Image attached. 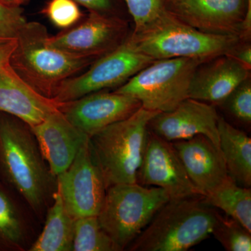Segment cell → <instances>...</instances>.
I'll use <instances>...</instances> for the list:
<instances>
[{"instance_id":"obj_17","label":"cell","mask_w":251,"mask_h":251,"mask_svg":"<svg viewBox=\"0 0 251 251\" xmlns=\"http://www.w3.org/2000/svg\"><path fill=\"white\" fill-rule=\"evenodd\" d=\"M250 71L226 54L202 62L193 75L188 98L222 105L238 86L250 77Z\"/></svg>"},{"instance_id":"obj_5","label":"cell","mask_w":251,"mask_h":251,"mask_svg":"<svg viewBox=\"0 0 251 251\" xmlns=\"http://www.w3.org/2000/svg\"><path fill=\"white\" fill-rule=\"evenodd\" d=\"M158 113L141 107L130 117L90 137L92 154L107 188L137 182L146 148L149 124Z\"/></svg>"},{"instance_id":"obj_11","label":"cell","mask_w":251,"mask_h":251,"mask_svg":"<svg viewBox=\"0 0 251 251\" xmlns=\"http://www.w3.org/2000/svg\"><path fill=\"white\" fill-rule=\"evenodd\" d=\"M137 182L163 188L171 200L201 196L188 177L173 143L150 130Z\"/></svg>"},{"instance_id":"obj_31","label":"cell","mask_w":251,"mask_h":251,"mask_svg":"<svg viewBox=\"0 0 251 251\" xmlns=\"http://www.w3.org/2000/svg\"><path fill=\"white\" fill-rule=\"evenodd\" d=\"M16 41L0 46V69L9 65L10 57L16 47Z\"/></svg>"},{"instance_id":"obj_26","label":"cell","mask_w":251,"mask_h":251,"mask_svg":"<svg viewBox=\"0 0 251 251\" xmlns=\"http://www.w3.org/2000/svg\"><path fill=\"white\" fill-rule=\"evenodd\" d=\"M27 23L22 8L0 1V46L16 41Z\"/></svg>"},{"instance_id":"obj_29","label":"cell","mask_w":251,"mask_h":251,"mask_svg":"<svg viewBox=\"0 0 251 251\" xmlns=\"http://www.w3.org/2000/svg\"><path fill=\"white\" fill-rule=\"evenodd\" d=\"M235 59L248 69H251V46L248 41L242 40L226 54Z\"/></svg>"},{"instance_id":"obj_6","label":"cell","mask_w":251,"mask_h":251,"mask_svg":"<svg viewBox=\"0 0 251 251\" xmlns=\"http://www.w3.org/2000/svg\"><path fill=\"white\" fill-rule=\"evenodd\" d=\"M171 200L161 188L136 183L112 185L107 188L99 224L120 251L130 244Z\"/></svg>"},{"instance_id":"obj_32","label":"cell","mask_w":251,"mask_h":251,"mask_svg":"<svg viewBox=\"0 0 251 251\" xmlns=\"http://www.w3.org/2000/svg\"><path fill=\"white\" fill-rule=\"evenodd\" d=\"M251 32V0H247V11L244 23V39L249 40Z\"/></svg>"},{"instance_id":"obj_2","label":"cell","mask_w":251,"mask_h":251,"mask_svg":"<svg viewBox=\"0 0 251 251\" xmlns=\"http://www.w3.org/2000/svg\"><path fill=\"white\" fill-rule=\"evenodd\" d=\"M49 36L44 25L27 22L16 39L9 64L31 88L53 99L63 82L85 71L96 59L54 49L48 44Z\"/></svg>"},{"instance_id":"obj_4","label":"cell","mask_w":251,"mask_h":251,"mask_svg":"<svg viewBox=\"0 0 251 251\" xmlns=\"http://www.w3.org/2000/svg\"><path fill=\"white\" fill-rule=\"evenodd\" d=\"M128 39L153 60L193 58L203 62L227 54L243 40L237 36L207 34L179 21L166 9Z\"/></svg>"},{"instance_id":"obj_28","label":"cell","mask_w":251,"mask_h":251,"mask_svg":"<svg viewBox=\"0 0 251 251\" xmlns=\"http://www.w3.org/2000/svg\"><path fill=\"white\" fill-rule=\"evenodd\" d=\"M134 21V30L151 22L166 9L168 0H125Z\"/></svg>"},{"instance_id":"obj_21","label":"cell","mask_w":251,"mask_h":251,"mask_svg":"<svg viewBox=\"0 0 251 251\" xmlns=\"http://www.w3.org/2000/svg\"><path fill=\"white\" fill-rule=\"evenodd\" d=\"M204 198L206 204L224 211L251 232V188L241 187L230 176Z\"/></svg>"},{"instance_id":"obj_18","label":"cell","mask_w":251,"mask_h":251,"mask_svg":"<svg viewBox=\"0 0 251 251\" xmlns=\"http://www.w3.org/2000/svg\"><path fill=\"white\" fill-rule=\"evenodd\" d=\"M60 104L31 88L10 64L0 69V112L16 117L31 127L58 110Z\"/></svg>"},{"instance_id":"obj_15","label":"cell","mask_w":251,"mask_h":251,"mask_svg":"<svg viewBox=\"0 0 251 251\" xmlns=\"http://www.w3.org/2000/svg\"><path fill=\"white\" fill-rule=\"evenodd\" d=\"M29 128L56 177L71 166L81 146L89 138L74 126L59 109Z\"/></svg>"},{"instance_id":"obj_10","label":"cell","mask_w":251,"mask_h":251,"mask_svg":"<svg viewBox=\"0 0 251 251\" xmlns=\"http://www.w3.org/2000/svg\"><path fill=\"white\" fill-rule=\"evenodd\" d=\"M126 31L123 20L90 11L80 24L49 36L48 44L72 55L97 59L120 46L127 37Z\"/></svg>"},{"instance_id":"obj_1","label":"cell","mask_w":251,"mask_h":251,"mask_svg":"<svg viewBox=\"0 0 251 251\" xmlns=\"http://www.w3.org/2000/svg\"><path fill=\"white\" fill-rule=\"evenodd\" d=\"M0 175L40 214L57 190V177L29 126L0 112Z\"/></svg>"},{"instance_id":"obj_33","label":"cell","mask_w":251,"mask_h":251,"mask_svg":"<svg viewBox=\"0 0 251 251\" xmlns=\"http://www.w3.org/2000/svg\"><path fill=\"white\" fill-rule=\"evenodd\" d=\"M30 0H0L4 4L14 7H21L22 5L25 4Z\"/></svg>"},{"instance_id":"obj_24","label":"cell","mask_w":251,"mask_h":251,"mask_svg":"<svg viewBox=\"0 0 251 251\" xmlns=\"http://www.w3.org/2000/svg\"><path fill=\"white\" fill-rule=\"evenodd\" d=\"M212 234L226 251H251V232L229 216L219 214Z\"/></svg>"},{"instance_id":"obj_27","label":"cell","mask_w":251,"mask_h":251,"mask_svg":"<svg viewBox=\"0 0 251 251\" xmlns=\"http://www.w3.org/2000/svg\"><path fill=\"white\" fill-rule=\"evenodd\" d=\"M222 105H226L231 115L247 125L251 123V82L244 80L232 92Z\"/></svg>"},{"instance_id":"obj_13","label":"cell","mask_w":251,"mask_h":251,"mask_svg":"<svg viewBox=\"0 0 251 251\" xmlns=\"http://www.w3.org/2000/svg\"><path fill=\"white\" fill-rule=\"evenodd\" d=\"M141 107L139 100L131 96L102 90L61 103L59 110L77 129L91 137Z\"/></svg>"},{"instance_id":"obj_20","label":"cell","mask_w":251,"mask_h":251,"mask_svg":"<svg viewBox=\"0 0 251 251\" xmlns=\"http://www.w3.org/2000/svg\"><path fill=\"white\" fill-rule=\"evenodd\" d=\"M52 198L44 229L29 251H72L75 219L66 210L58 190Z\"/></svg>"},{"instance_id":"obj_23","label":"cell","mask_w":251,"mask_h":251,"mask_svg":"<svg viewBox=\"0 0 251 251\" xmlns=\"http://www.w3.org/2000/svg\"><path fill=\"white\" fill-rule=\"evenodd\" d=\"M72 251H120L99 224L97 216L77 218Z\"/></svg>"},{"instance_id":"obj_12","label":"cell","mask_w":251,"mask_h":251,"mask_svg":"<svg viewBox=\"0 0 251 251\" xmlns=\"http://www.w3.org/2000/svg\"><path fill=\"white\" fill-rule=\"evenodd\" d=\"M165 9L202 32L237 36L244 40L247 0H168Z\"/></svg>"},{"instance_id":"obj_7","label":"cell","mask_w":251,"mask_h":251,"mask_svg":"<svg viewBox=\"0 0 251 251\" xmlns=\"http://www.w3.org/2000/svg\"><path fill=\"white\" fill-rule=\"evenodd\" d=\"M202 62L193 58L154 60L115 92L134 97L148 110L171 111L188 98L193 75Z\"/></svg>"},{"instance_id":"obj_14","label":"cell","mask_w":251,"mask_h":251,"mask_svg":"<svg viewBox=\"0 0 251 251\" xmlns=\"http://www.w3.org/2000/svg\"><path fill=\"white\" fill-rule=\"evenodd\" d=\"M219 117L215 105L187 98L174 110L157 114L149 124V130L171 143L204 135L220 150Z\"/></svg>"},{"instance_id":"obj_16","label":"cell","mask_w":251,"mask_h":251,"mask_svg":"<svg viewBox=\"0 0 251 251\" xmlns=\"http://www.w3.org/2000/svg\"><path fill=\"white\" fill-rule=\"evenodd\" d=\"M172 143L188 177L202 197L229 176L221 151L204 135H196Z\"/></svg>"},{"instance_id":"obj_22","label":"cell","mask_w":251,"mask_h":251,"mask_svg":"<svg viewBox=\"0 0 251 251\" xmlns=\"http://www.w3.org/2000/svg\"><path fill=\"white\" fill-rule=\"evenodd\" d=\"M25 247V227L16 202L0 184V251H21Z\"/></svg>"},{"instance_id":"obj_9","label":"cell","mask_w":251,"mask_h":251,"mask_svg":"<svg viewBox=\"0 0 251 251\" xmlns=\"http://www.w3.org/2000/svg\"><path fill=\"white\" fill-rule=\"evenodd\" d=\"M57 189L66 210L74 219L98 216L107 188L92 154L90 137L81 146L71 166L57 175Z\"/></svg>"},{"instance_id":"obj_30","label":"cell","mask_w":251,"mask_h":251,"mask_svg":"<svg viewBox=\"0 0 251 251\" xmlns=\"http://www.w3.org/2000/svg\"><path fill=\"white\" fill-rule=\"evenodd\" d=\"M90 11L107 14L112 8L111 0H74Z\"/></svg>"},{"instance_id":"obj_25","label":"cell","mask_w":251,"mask_h":251,"mask_svg":"<svg viewBox=\"0 0 251 251\" xmlns=\"http://www.w3.org/2000/svg\"><path fill=\"white\" fill-rule=\"evenodd\" d=\"M54 25L60 29L73 27L83 14L74 0H50L41 11Z\"/></svg>"},{"instance_id":"obj_3","label":"cell","mask_w":251,"mask_h":251,"mask_svg":"<svg viewBox=\"0 0 251 251\" xmlns=\"http://www.w3.org/2000/svg\"><path fill=\"white\" fill-rule=\"evenodd\" d=\"M219 214L202 196L171 199L130 244L132 251H186L212 234Z\"/></svg>"},{"instance_id":"obj_19","label":"cell","mask_w":251,"mask_h":251,"mask_svg":"<svg viewBox=\"0 0 251 251\" xmlns=\"http://www.w3.org/2000/svg\"><path fill=\"white\" fill-rule=\"evenodd\" d=\"M219 146L231 177L245 187L251 186V139L245 133L219 117Z\"/></svg>"},{"instance_id":"obj_8","label":"cell","mask_w":251,"mask_h":251,"mask_svg":"<svg viewBox=\"0 0 251 251\" xmlns=\"http://www.w3.org/2000/svg\"><path fill=\"white\" fill-rule=\"evenodd\" d=\"M153 61L141 53L127 36L116 49L96 59L85 72L63 82L52 99L64 103L93 92L120 87Z\"/></svg>"}]
</instances>
